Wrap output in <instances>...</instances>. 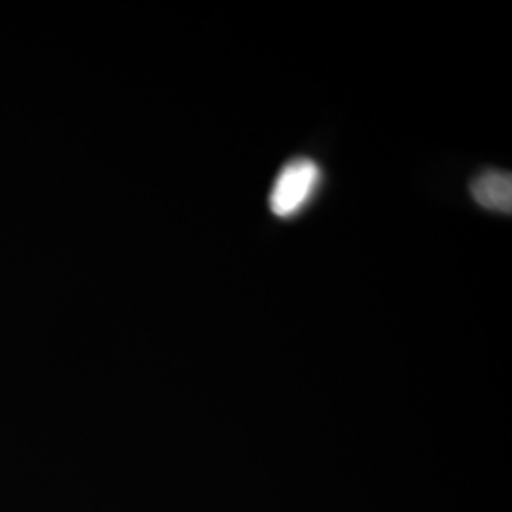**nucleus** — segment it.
I'll return each instance as SVG.
<instances>
[{
  "instance_id": "nucleus-2",
  "label": "nucleus",
  "mask_w": 512,
  "mask_h": 512,
  "mask_svg": "<svg viewBox=\"0 0 512 512\" xmlns=\"http://www.w3.org/2000/svg\"><path fill=\"white\" fill-rule=\"evenodd\" d=\"M471 196L480 207L507 213L512 211V177L507 171L488 169L471 183Z\"/></svg>"
},
{
  "instance_id": "nucleus-1",
  "label": "nucleus",
  "mask_w": 512,
  "mask_h": 512,
  "mask_svg": "<svg viewBox=\"0 0 512 512\" xmlns=\"http://www.w3.org/2000/svg\"><path fill=\"white\" fill-rule=\"evenodd\" d=\"M321 167L310 158H294L283 165L270 192V209L279 219H293L315 196L321 184Z\"/></svg>"
}]
</instances>
